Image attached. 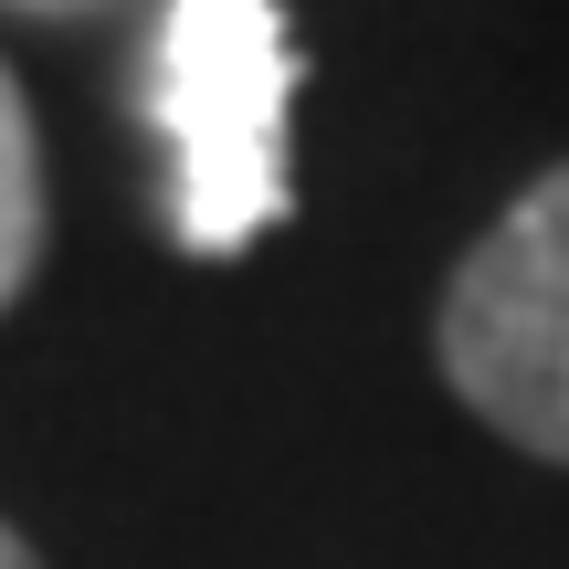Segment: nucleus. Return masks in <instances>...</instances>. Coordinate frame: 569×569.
<instances>
[{
  "instance_id": "f257e3e1",
  "label": "nucleus",
  "mask_w": 569,
  "mask_h": 569,
  "mask_svg": "<svg viewBox=\"0 0 569 569\" xmlns=\"http://www.w3.org/2000/svg\"><path fill=\"white\" fill-rule=\"evenodd\" d=\"M284 96H296V42L274 0H169L148 53V117L169 138V222L201 264H232L296 201Z\"/></svg>"
},
{
  "instance_id": "f03ea898",
  "label": "nucleus",
  "mask_w": 569,
  "mask_h": 569,
  "mask_svg": "<svg viewBox=\"0 0 569 569\" xmlns=\"http://www.w3.org/2000/svg\"><path fill=\"white\" fill-rule=\"evenodd\" d=\"M432 348L475 422L538 465H569V159L517 190L507 222L453 264Z\"/></svg>"
},
{
  "instance_id": "7ed1b4c3",
  "label": "nucleus",
  "mask_w": 569,
  "mask_h": 569,
  "mask_svg": "<svg viewBox=\"0 0 569 569\" xmlns=\"http://www.w3.org/2000/svg\"><path fill=\"white\" fill-rule=\"evenodd\" d=\"M32 264H42V148H32V106L0 63V306L32 284Z\"/></svg>"
},
{
  "instance_id": "20e7f679",
  "label": "nucleus",
  "mask_w": 569,
  "mask_h": 569,
  "mask_svg": "<svg viewBox=\"0 0 569 569\" xmlns=\"http://www.w3.org/2000/svg\"><path fill=\"white\" fill-rule=\"evenodd\" d=\"M0 569H42V559H32V549H21V538H11V528H0Z\"/></svg>"
},
{
  "instance_id": "39448f33",
  "label": "nucleus",
  "mask_w": 569,
  "mask_h": 569,
  "mask_svg": "<svg viewBox=\"0 0 569 569\" xmlns=\"http://www.w3.org/2000/svg\"><path fill=\"white\" fill-rule=\"evenodd\" d=\"M11 11H96V0H11Z\"/></svg>"
}]
</instances>
